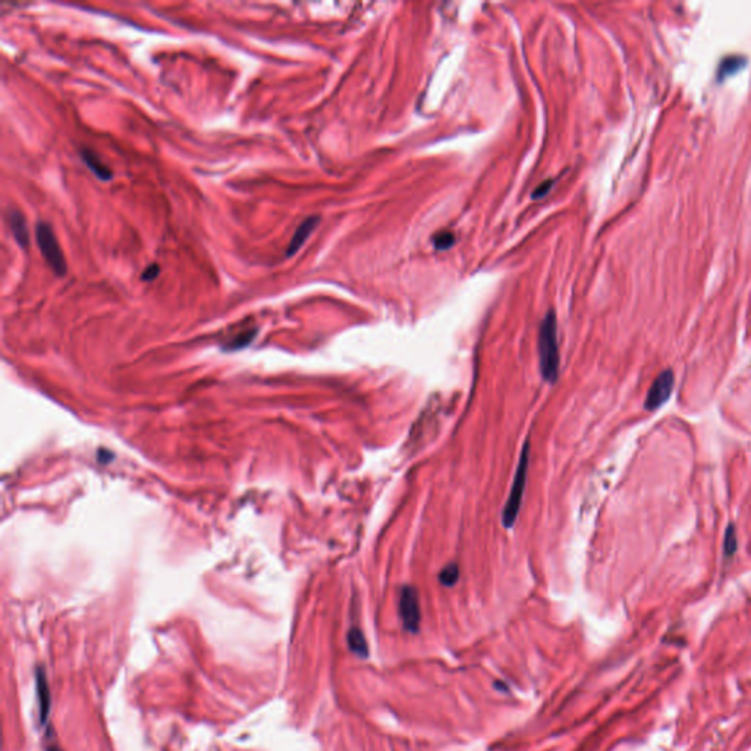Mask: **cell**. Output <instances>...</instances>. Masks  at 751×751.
<instances>
[{
	"label": "cell",
	"instance_id": "obj_1",
	"mask_svg": "<svg viewBox=\"0 0 751 751\" xmlns=\"http://www.w3.org/2000/svg\"><path fill=\"white\" fill-rule=\"evenodd\" d=\"M539 354L541 376L548 381H555L559 368V350L557 335V317L549 311L543 318L539 332Z\"/></svg>",
	"mask_w": 751,
	"mask_h": 751
},
{
	"label": "cell",
	"instance_id": "obj_2",
	"mask_svg": "<svg viewBox=\"0 0 751 751\" xmlns=\"http://www.w3.org/2000/svg\"><path fill=\"white\" fill-rule=\"evenodd\" d=\"M528 458H530V443H525L524 448H523V452H521V457H520L518 470H516V474L514 477L511 494H509L507 505H505L503 515H502V520H503L505 527H512L515 520H516V516H518V514H520L521 500H523L525 483H527Z\"/></svg>",
	"mask_w": 751,
	"mask_h": 751
},
{
	"label": "cell",
	"instance_id": "obj_3",
	"mask_svg": "<svg viewBox=\"0 0 751 751\" xmlns=\"http://www.w3.org/2000/svg\"><path fill=\"white\" fill-rule=\"evenodd\" d=\"M35 238L46 263L57 276H64L66 273V260L52 226L46 221H40L35 228Z\"/></svg>",
	"mask_w": 751,
	"mask_h": 751
},
{
	"label": "cell",
	"instance_id": "obj_4",
	"mask_svg": "<svg viewBox=\"0 0 751 751\" xmlns=\"http://www.w3.org/2000/svg\"><path fill=\"white\" fill-rule=\"evenodd\" d=\"M399 615L402 618L404 626L407 628L410 633H417L418 626H420V601H418V593L417 590L411 586H407L402 588L401 597H399Z\"/></svg>",
	"mask_w": 751,
	"mask_h": 751
},
{
	"label": "cell",
	"instance_id": "obj_5",
	"mask_svg": "<svg viewBox=\"0 0 751 751\" xmlns=\"http://www.w3.org/2000/svg\"><path fill=\"white\" fill-rule=\"evenodd\" d=\"M673 373L671 370L662 372L658 379L653 381V385L649 389V395L646 399V408L653 411L668 401L671 397V392L673 389Z\"/></svg>",
	"mask_w": 751,
	"mask_h": 751
},
{
	"label": "cell",
	"instance_id": "obj_6",
	"mask_svg": "<svg viewBox=\"0 0 751 751\" xmlns=\"http://www.w3.org/2000/svg\"><path fill=\"white\" fill-rule=\"evenodd\" d=\"M318 221H320V217L317 216H311L309 219H305L304 221H301V225L297 228V230H295L293 237L291 238L288 244V251H287L288 257L298 253V250L302 247L304 242L311 235V232L317 228Z\"/></svg>",
	"mask_w": 751,
	"mask_h": 751
},
{
	"label": "cell",
	"instance_id": "obj_7",
	"mask_svg": "<svg viewBox=\"0 0 751 751\" xmlns=\"http://www.w3.org/2000/svg\"><path fill=\"white\" fill-rule=\"evenodd\" d=\"M8 224L10 226L12 233H14L17 242L21 245L22 248H27L28 244H30V235H28L27 221H26V217H24V215L21 212H18V210H10L8 213Z\"/></svg>",
	"mask_w": 751,
	"mask_h": 751
},
{
	"label": "cell",
	"instance_id": "obj_8",
	"mask_svg": "<svg viewBox=\"0 0 751 751\" xmlns=\"http://www.w3.org/2000/svg\"><path fill=\"white\" fill-rule=\"evenodd\" d=\"M81 159L84 160L85 165H87V166L94 172V175H96L97 178H100V179H103V181L112 179V177H114L112 170H110V169L107 168V165H105V163L102 162L100 157H98L94 152L87 150V149H82V150H81Z\"/></svg>",
	"mask_w": 751,
	"mask_h": 751
},
{
	"label": "cell",
	"instance_id": "obj_9",
	"mask_svg": "<svg viewBox=\"0 0 751 751\" xmlns=\"http://www.w3.org/2000/svg\"><path fill=\"white\" fill-rule=\"evenodd\" d=\"M348 646L356 656H360V658H367L368 656V647H367L365 637L361 633V630H359V628H352V630H350V633H348Z\"/></svg>",
	"mask_w": 751,
	"mask_h": 751
},
{
	"label": "cell",
	"instance_id": "obj_10",
	"mask_svg": "<svg viewBox=\"0 0 751 751\" xmlns=\"http://www.w3.org/2000/svg\"><path fill=\"white\" fill-rule=\"evenodd\" d=\"M460 578V568L457 563H449L446 565L445 568H443L439 574V581L440 584L446 586V587H452L455 583L458 581Z\"/></svg>",
	"mask_w": 751,
	"mask_h": 751
},
{
	"label": "cell",
	"instance_id": "obj_11",
	"mask_svg": "<svg viewBox=\"0 0 751 751\" xmlns=\"http://www.w3.org/2000/svg\"><path fill=\"white\" fill-rule=\"evenodd\" d=\"M433 244L437 250H448L455 244V233L449 230L436 233V237L433 238Z\"/></svg>",
	"mask_w": 751,
	"mask_h": 751
},
{
	"label": "cell",
	"instance_id": "obj_12",
	"mask_svg": "<svg viewBox=\"0 0 751 751\" xmlns=\"http://www.w3.org/2000/svg\"><path fill=\"white\" fill-rule=\"evenodd\" d=\"M39 693H40V697H42V718L44 719L46 715H48V685L46 684V681L43 680V676L40 673L39 676Z\"/></svg>",
	"mask_w": 751,
	"mask_h": 751
},
{
	"label": "cell",
	"instance_id": "obj_13",
	"mask_svg": "<svg viewBox=\"0 0 751 751\" xmlns=\"http://www.w3.org/2000/svg\"><path fill=\"white\" fill-rule=\"evenodd\" d=\"M735 549H736V537L734 533V527H730V530L726 532V539H725V552L728 553V555H732Z\"/></svg>",
	"mask_w": 751,
	"mask_h": 751
},
{
	"label": "cell",
	"instance_id": "obj_14",
	"mask_svg": "<svg viewBox=\"0 0 751 751\" xmlns=\"http://www.w3.org/2000/svg\"><path fill=\"white\" fill-rule=\"evenodd\" d=\"M159 273H160V267H159V264L152 263L149 267H147V269L144 270V273H143L141 279L145 280V282H150V280H154V279L159 276Z\"/></svg>",
	"mask_w": 751,
	"mask_h": 751
},
{
	"label": "cell",
	"instance_id": "obj_15",
	"mask_svg": "<svg viewBox=\"0 0 751 751\" xmlns=\"http://www.w3.org/2000/svg\"><path fill=\"white\" fill-rule=\"evenodd\" d=\"M552 183H553L552 179L541 182L540 186L536 188V191L533 192V195H532L533 199H534V200H539V199H541V197H545V195L549 192V190H550V187H552Z\"/></svg>",
	"mask_w": 751,
	"mask_h": 751
},
{
	"label": "cell",
	"instance_id": "obj_16",
	"mask_svg": "<svg viewBox=\"0 0 751 751\" xmlns=\"http://www.w3.org/2000/svg\"><path fill=\"white\" fill-rule=\"evenodd\" d=\"M51 751H60V750H51Z\"/></svg>",
	"mask_w": 751,
	"mask_h": 751
}]
</instances>
